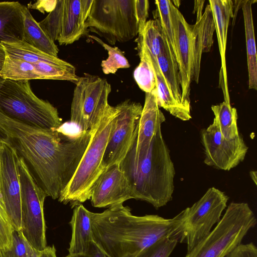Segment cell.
I'll return each mask as SVG.
<instances>
[{
	"instance_id": "obj_6",
	"label": "cell",
	"mask_w": 257,
	"mask_h": 257,
	"mask_svg": "<svg viewBox=\"0 0 257 257\" xmlns=\"http://www.w3.org/2000/svg\"><path fill=\"white\" fill-rule=\"evenodd\" d=\"M256 224L255 216L245 202H231L210 233L185 257H225Z\"/></svg>"
},
{
	"instance_id": "obj_8",
	"label": "cell",
	"mask_w": 257,
	"mask_h": 257,
	"mask_svg": "<svg viewBox=\"0 0 257 257\" xmlns=\"http://www.w3.org/2000/svg\"><path fill=\"white\" fill-rule=\"evenodd\" d=\"M228 199L224 192L212 187L198 201L181 212V223L175 235L179 242L187 244V251L206 237L214 225L218 223Z\"/></svg>"
},
{
	"instance_id": "obj_32",
	"label": "cell",
	"mask_w": 257,
	"mask_h": 257,
	"mask_svg": "<svg viewBox=\"0 0 257 257\" xmlns=\"http://www.w3.org/2000/svg\"><path fill=\"white\" fill-rule=\"evenodd\" d=\"M140 63L134 72V77L139 87L145 93L151 92L156 87V79L152 65L143 51H138Z\"/></svg>"
},
{
	"instance_id": "obj_28",
	"label": "cell",
	"mask_w": 257,
	"mask_h": 257,
	"mask_svg": "<svg viewBox=\"0 0 257 257\" xmlns=\"http://www.w3.org/2000/svg\"><path fill=\"white\" fill-rule=\"evenodd\" d=\"M156 59L161 73L170 87L173 97L183 105L178 66L169 47L166 48Z\"/></svg>"
},
{
	"instance_id": "obj_43",
	"label": "cell",
	"mask_w": 257,
	"mask_h": 257,
	"mask_svg": "<svg viewBox=\"0 0 257 257\" xmlns=\"http://www.w3.org/2000/svg\"><path fill=\"white\" fill-rule=\"evenodd\" d=\"M0 141L8 142V137L5 131L0 126Z\"/></svg>"
},
{
	"instance_id": "obj_19",
	"label": "cell",
	"mask_w": 257,
	"mask_h": 257,
	"mask_svg": "<svg viewBox=\"0 0 257 257\" xmlns=\"http://www.w3.org/2000/svg\"><path fill=\"white\" fill-rule=\"evenodd\" d=\"M215 31L212 10L208 4L204 13L197 17L194 25H192L193 45V77L192 80L198 83L201 60L203 53L210 51L213 43V35Z\"/></svg>"
},
{
	"instance_id": "obj_9",
	"label": "cell",
	"mask_w": 257,
	"mask_h": 257,
	"mask_svg": "<svg viewBox=\"0 0 257 257\" xmlns=\"http://www.w3.org/2000/svg\"><path fill=\"white\" fill-rule=\"evenodd\" d=\"M18 169L21 184V232L31 246L41 251L47 246L44 204L47 195L24 160L19 156Z\"/></svg>"
},
{
	"instance_id": "obj_30",
	"label": "cell",
	"mask_w": 257,
	"mask_h": 257,
	"mask_svg": "<svg viewBox=\"0 0 257 257\" xmlns=\"http://www.w3.org/2000/svg\"><path fill=\"white\" fill-rule=\"evenodd\" d=\"M155 4L156 9L153 12L154 20H157L160 25L169 50L177 63L170 14V0H156Z\"/></svg>"
},
{
	"instance_id": "obj_25",
	"label": "cell",
	"mask_w": 257,
	"mask_h": 257,
	"mask_svg": "<svg viewBox=\"0 0 257 257\" xmlns=\"http://www.w3.org/2000/svg\"><path fill=\"white\" fill-rule=\"evenodd\" d=\"M10 57L21 59L29 63L43 62L63 68L74 67L58 57L46 54L31 46L24 41L16 43L2 42Z\"/></svg>"
},
{
	"instance_id": "obj_42",
	"label": "cell",
	"mask_w": 257,
	"mask_h": 257,
	"mask_svg": "<svg viewBox=\"0 0 257 257\" xmlns=\"http://www.w3.org/2000/svg\"><path fill=\"white\" fill-rule=\"evenodd\" d=\"M27 248L29 253V257H39V251L33 248L28 242Z\"/></svg>"
},
{
	"instance_id": "obj_11",
	"label": "cell",
	"mask_w": 257,
	"mask_h": 257,
	"mask_svg": "<svg viewBox=\"0 0 257 257\" xmlns=\"http://www.w3.org/2000/svg\"><path fill=\"white\" fill-rule=\"evenodd\" d=\"M93 0H56L54 9L39 23L54 42L67 45L86 33L85 22Z\"/></svg>"
},
{
	"instance_id": "obj_14",
	"label": "cell",
	"mask_w": 257,
	"mask_h": 257,
	"mask_svg": "<svg viewBox=\"0 0 257 257\" xmlns=\"http://www.w3.org/2000/svg\"><path fill=\"white\" fill-rule=\"evenodd\" d=\"M19 156L8 142L0 141V196L13 229L21 230Z\"/></svg>"
},
{
	"instance_id": "obj_36",
	"label": "cell",
	"mask_w": 257,
	"mask_h": 257,
	"mask_svg": "<svg viewBox=\"0 0 257 257\" xmlns=\"http://www.w3.org/2000/svg\"><path fill=\"white\" fill-rule=\"evenodd\" d=\"M149 2L147 0H135L136 18L139 26V34L143 30L149 16Z\"/></svg>"
},
{
	"instance_id": "obj_1",
	"label": "cell",
	"mask_w": 257,
	"mask_h": 257,
	"mask_svg": "<svg viewBox=\"0 0 257 257\" xmlns=\"http://www.w3.org/2000/svg\"><path fill=\"white\" fill-rule=\"evenodd\" d=\"M9 143L36 176L47 196L59 198L75 173L91 137L90 131L70 134L31 126L0 112Z\"/></svg>"
},
{
	"instance_id": "obj_37",
	"label": "cell",
	"mask_w": 257,
	"mask_h": 257,
	"mask_svg": "<svg viewBox=\"0 0 257 257\" xmlns=\"http://www.w3.org/2000/svg\"><path fill=\"white\" fill-rule=\"evenodd\" d=\"M225 257H257V247L252 242L240 243Z\"/></svg>"
},
{
	"instance_id": "obj_13",
	"label": "cell",
	"mask_w": 257,
	"mask_h": 257,
	"mask_svg": "<svg viewBox=\"0 0 257 257\" xmlns=\"http://www.w3.org/2000/svg\"><path fill=\"white\" fill-rule=\"evenodd\" d=\"M205 154L204 163L217 169L229 171L242 162L248 147L242 137L229 140L224 138L214 118L212 124L200 133Z\"/></svg>"
},
{
	"instance_id": "obj_22",
	"label": "cell",
	"mask_w": 257,
	"mask_h": 257,
	"mask_svg": "<svg viewBox=\"0 0 257 257\" xmlns=\"http://www.w3.org/2000/svg\"><path fill=\"white\" fill-rule=\"evenodd\" d=\"M72 236L68 250L69 254L84 253L93 241L90 211L82 204L76 205L70 221Z\"/></svg>"
},
{
	"instance_id": "obj_17",
	"label": "cell",
	"mask_w": 257,
	"mask_h": 257,
	"mask_svg": "<svg viewBox=\"0 0 257 257\" xmlns=\"http://www.w3.org/2000/svg\"><path fill=\"white\" fill-rule=\"evenodd\" d=\"M165 120V117L158 105L155 87L151 92L145 93L137 137L128 153L135 158L142 156L148 149L153 138L161 128V124Z\"/></svg>"
},
{
	"instance_id": "obj_34",
	"label": "cell",
	"mask_w": 257,
	"mask_h": 257,
	"mask_svg": "<svg viewBox=\"0 0 257 257\" xmlns=\"http://www.w3.org/2000/svg\"><path fill=\"white\" fill-rule=\"evenodd\" d=\"M0 257H29L27 242L21 231H13L11 247L0 249Z\"/></svg>"
},
{
	"instance_id": "obj_10",
	"label": "cell",
	"mask_w": 257,
	"mask_h": 257,
	"mask_svg": "<svg viewBox=\"0 0 257 257\" xmlns=\"http://www.w3.org/2000/svg\"><path fill=\"white\" fill-rule=\"evenodd\" d=\"M71 105L70 122L79 131L92 129L109 106L110 84L105 79L84 73L75 84Z\"/></svg>"
},
{
	"instance_id": "obj_24",
	"label": "cell",
	"mask_w": 257,
	"mask_h": 257,
	"mask_svg": "<svg viewBox=\"0 0 257 257\" xmlns=\"http://www.w3.org/2000/svg\"><path fill=\"white\" fill-rule=\"evenodd\" d=\"M24 41L50 55L58 57L59 49L33 17L29 9L22 6Z\"/></svg>"
},
{
	"instance_id": "obj_41",
	"label": "cell",
	"mask_w": 257,
	"mask_h": 257,
	"mask_svg": "<svg viewBox=\"0 0 257 257\" xmlns=\"http://www.w3.org/2000/svg\"><path fill=\"white\" fill-rule=\"evenodd\" d=\"M7 55L4 46L2 43H0V72L3 68Z\"/></svg>"
},
{
	"instance_id": "obj_4",
	"label": "cell",
	"mask_w": 257,
	"mask_h": 257,
	"mask_svg": "<svg viewBox=\"0 0 257 257\" xmlns=\"http://www.w3.org/2000/svg\"><path fill=\"white\" fill-rule=\"evenodd\" d=\"M118 112V106L109 105L92 128L88 145L72 179L58 201L72 207L90 199L93 185L105 170L102 160Z\"/></svg>"
},
{
	"instance_id": "obj_16",
	"label": "cell",
	"mask_w": 257,
	"mask_h": 257,
	"mask_svg": "<svg viewBox=\"0 0 257 257\" xmlns=\"http://www.w3.org/2000/svg\"><path fill=\"white\" fill-rule=\"evenodd\" d=\"M133 199L131 187L119 164L104 170L95 181L90 199L94 207H110Z\"/></svg>"
},
{
	"instance_id": "obj_38",
	"label": "cell",
	"mask_w": 257,
	"mask_h": 257,
	"mask_svg": "<svg viewBox=\"0 0 257 257\" xmlns=\"http://www.w3.org/2000/svg\"><path fill=\"white\" fill-rule=\"evenodd\" d=\"M65 257H107L103 251L93 242L90 244L88 251L84 253L70 254Z\"/></svg>"
},
{
	"instance_id": "obj_20",
	"label": "cell",
	"mask_w": 257,
	"mask_h": 257,
	"mask_svg": "<svg viewBox=\"0 0 257 257\" xmlns=\"http://www.w3.org/2000/svg\"><path fill=\"white\" fill-rule=\"evenodd\" d=\"M22 6L18 2H0V43L24 41Z\"/></svg>"
},
{
	"instance_id": "obj_44",
	"label": "cell",
	"mask_w": 257,
	"mask_h": 257,
	"mask_svg": "<svg viewBox=\"0 0 257 257\" xmlns=\"http://www.w3.org/2000/svg\"><path fill=\"white\" fill-rule=\"evenodd\" d=\"M250 177L253 182L254 183L255 185H256L257 183V172L256 171H251L249 173Z\"/></svg>"
},
{
	"instance_id": "obj_3",
	"label": "cell",
	"mask_w": 257,
	"mask_h": 257,
	"mask_svg": "<svg viewBox=\"0 0 257 257\" xmlns=\"http://www.w3.org/2000/svg\"><path fill=\"white\" fill-rule=\"evenodd\" d=\"M119 166L130 183L133 199L157 209L172 200L175 171L161 128L142 156L135 158L127 153Z\"/></svg>"
},
{
	"instance_id": "obj_18",
	"label": "cell",
	"mask_w": 257,
	"mask_h": 257,
	"mask_svg": "<svg viewBox=\"0 0 257 257\" xmlns=\"http://www.w3.org/2000/svg\"><path fill=\"white\" fill-rule=\"evenodd\" d=\"M215 23L221 61L219 84L224 101L230 102L226 65L227 35L230 19L233 17V2L231 0H209Z\"/></svg>"
},
{
	"instance_id": "obj_27",
	"label": "cell",
	"mask_w": 257,
	"mask_h": 257,
	"mask_svg": "<svg viewBox=\"0 0 257 257\" xmlns=\"http://www.w3.org/2000/svg\"><path fill=\"white\" fill-rule=\"evenodd\" d=\"M211 110L224 138L231 140L240 136L237 126V110L231 106L230 102L224 101L219 104L212 105Z\"/></svg>"
},
{
	"instance_id": "obj_21",
	"label": "cell",
	"mask_w": 257,
	"mask_h": 257,
	"mask_svg": "<svg viewBox=\"0 0 257 257\" xmlns=\"http://www.w3.org/2000/svg\"><path fill=\"white\" fill-rule=\"evenodd\" d=\"M138 51H144L148 56L154 69L156 79L157 100L159 107L168 111L174 116L183 121L191 118L190 109L178 102L173 97L158 64L156 58L144 48H138Z\"/></svg>"
},
{
	"instance_id": "obj_2",
	"label": "cell",
	"mask_w": 257,
	"mask_h": 257,
	"mask_svg": "<svg viewBox=\"0 0 257 257\" xmlns=\"http://www.w3.org/2000/svg\"><path fill=\"white\" fill-rule=\"evenodd\" d=\"M93 241L107 257H136L158 240L175 235L182 221L158 215L135 216L120 204L101 213L90 211Z\"/></svg>"
},
{
	"instance_id": "obj_7",
	"label": "cell",
	"mask_w": 257,
	"mask_h": 257,
	"mask_svg": "<svg viewBox=\"0 0 257 257\" xmlns=\"http://www.w3.org/2000/svg\"><path fill=\"white\" fill-rule=\"evenodd\" d=\"M85 28L112 45L133 39L139 33L135 0H93Z\"/></svg>"
},
{
	"instance_id": "obj_31",
	"label": "cell",
	"mask_w": 257,
	"mask_h": 257,
	"mask_svg": "<svg viewBox=\"0 0 257 257\" xmlns=\"http://www.w3.org/2000/svg\"><path fill=\"white\" fill-rule=\"evenodd\" d=\"M89 37L102 46L108 52V57L101 63L102 70L105 74H114L119 69L128 68L130 64L123 52L117 47L106 44L95 36Z\"/></svg>"
},
{
	"instance_id": "obj_5",
	"label": "cell",
	"mask_w": 257,
	"mask_h": 257,
	"mask_svg": "<svg viewBox=\"0 0 257 257\" xmlns=\"http://www.w3.org/2000/svg\"><path fill=\"white\" fill-rule=\"evenodd\" d=\"M0 112L22 123L40 128L55 130L62 121L57 109L32 91L29 81L0 77Z\"/></svg>"
},
{
	"instance_id": "obj_35",
	"label": "cell",
	"mask_w": 257,
	"mask_h": 257,
	"mask_svg": "<svg viewBox=\"0 0 257 257\" xmlns=\"http://www.w3.org/2000/svg\"><path fill=\"white\" fill-rule=\"evenodd\" d=\"M14 231L0 196V249H7L11 247Z\"/></svg>"
},
{
	"instance_id": "obj_40",
	"label": "cell",
	"mask_w": 257,
	"mask_h": 257,
	"mask_svg": "<svg viewBox=\"0 0 257 257\" xmlns=\"http://www.w3.org/2000/svg\"><path fill=\"white\" fill-rule=\"evenodd\" d=\"M39 257H57L54 245L47 246L44 249L39 251Z\"/></svg>"
},
{
	"instance_id": "obj_12",
	"label": "cell",
	"mask_w": 257,
	"mask_h": 257,
	"mask_svg": "<svg viewBox=\"0 0 257 257\" xmlns=\"http://www.w3.org/2000/svg\"><path fill=\"white\" fill-rule=\"evenodd\" d=\"M118 112L102 160L104 169L119 164L137 137L142 111L141 103L126 99L117 104Z\"/></svg>"
},
{
	"instance_id": "obj_26",
	"label": "cell",
	"mask_w": 257,
	"mask_h": 257,
	"mask_svg": "<svg viewBox=\"0 0 257 257\" xmlns=\"http://www.w3.org/2000/svg\"><path fill=\"white\" fill-rule=\"evenodd\" d=\"M138 35L136 39L137 48L145 49L155 58L168 47L161 27L156 20L148 21L142 32Z\"/></svg>"
},
{
	"instance_id": "obj_23",
	"label": "cell",
	"mask_w": 257,
	"mask_h": 257,
	"mask_svg": "<svg viewBox=\"0 0 257 257\" xmlns=\"http://www.w3.org/2000/svg\"><path fill=\"white\" fill-rule=\"evenodd\" d=\"M255 0L241 1L247 52L248 88L257 90V58L255 43L252 5Z\"/></svg>"
},
{
	"instance_id": "obj_29",
	"label": "cell",
	"mask_w": 257,
	"mask_h": 257,
	"mask_svg": "<svg viewBox=\"0 0 257 257\" xmlns=\"http://www.w3.org/2000/svg\"><path fill=\"white\" fill-rule=\"evenodd\" d=\"M0 77L14 81L41 79L32 63L10 57L8 55L0 72Z\"/></svg>"
},
{
	"instance_id": "obj_33",
	"label": "cell",
	"mask_w": 257,
	"mask_h": 257,
	"mask_svg": "<svg viewBox=\"0 0 257 257\" xmlns=\"http://www.w3.org/2000/svg\"><path fill=\"white\" fill-rule=\"evenodd\" d=\"M178 242L176 235L161 239L144 249L136 257H169Z\"/></svg>"
},
{
	"instance_id": "obj_39",
	"label": "cell",
	"mask_w": 257,
	"mask_h": 257,
	"mask_svg": "<svg viewBox=\"0 0 257 257\" xmlns=\"http://www.w3.org/2000/svg\"><path fill=\"white\" fill-rule=\"evenodd\" d=\"M56 3V0L44 1L45 4L43 5L42 4L41 5L34 4L33 8H34V9H38L42 13H43L44 11L50 12L55 7Z\"/></svg>"
},
{
	"instance_id": "obj_15",
	"label": "cell",
	"mask_w": 257,
	"mask_h": 257,
	"mask_svg": "<svg viewBox=\"0 0 257 257\" xmlns=\"http://www.w3.org/2000/svg\"><path fill=\"white\" fill-rule=\"evenodd\" d=\"M174 45L180 79L182 103L190 109V85L193 77L192 25L170 1Z\"/></svg>"
}]
</instances>
